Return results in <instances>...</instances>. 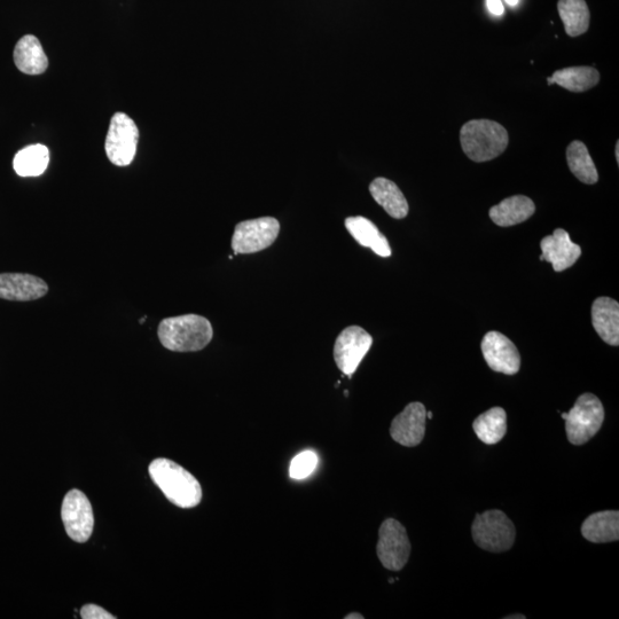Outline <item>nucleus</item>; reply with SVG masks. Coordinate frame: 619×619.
Masks as SVG:
<instances>
[{"label": "nucleus", "instance_id": "obj_1", "mask_svg": "<svg viewBox=\"0 0 619 619\" xmlns=\"http://www.w3.org/2000/svg\"><path fill=\"white\" fill-rule=\"evenodd\" d=\"M152 481L158 485L170 503L180 508H194L202 500L201 484L182 466L166 458L152 461L150 468Z\"/></svg>", "mask_w": 619, "mask_h": 619}, {"label": "nucleus", "instance_id": "obj_2", "mask_svg": "<svg viewBox=\"0 0 619 619\" xmlns=\"http://www.w3.org/2000/svg\"><path fill=\"white\" fill-rule=\"evenodd\" d=\"M158 336L162 346L170 351L197 352L213 340L214 329L205 317L184 315L163 319Z\"/></svg>", "mask_w": 619, "mask_h": 619}, {"label": "nucleus", "instance_id": "obj_3", "mask_svg": "<svg viewBox=\"0 0 619 619\" xmlns=\"http://www.w3.org/2000/svg\"><path fill=\"white\" fill-rule=\"evenodd\" d=\"M460 143L470 160L483 163L495 160L506 151L509 136L498 122L473 120L462 125Z\"/></svg>", "mask_w": 619, "mask_h": 619}, {"label": "nucleus", "instance_id": "obj_4", "mask_svg": "<svg viewBox=\"0 0 619 619\" xmlns=\"http://www.w3.org/2000/svg\"><path fill=\"white\" fill-rule=\"evenodd\" d=\"M561 417L566 420L568 441L583 445L599 433L605 421V407L597 396L586 393L579 396L573 409L562 413Z\"/></svg>", "mask_w": 619, "mask_h": 619}, {"label": "nucleus", "instance_id": "obj_5", "mask_svg": "<svg viewBox=\"0 0 619 619\" xmlns=\"http://www.w3.org/2000/svg\"><path fill=\"white\" fill-rule=\"evenodd\" d=\"M472 535L477 546L484 551L503 553L515 543L514 523L499 509L477 514L472 526Z\"/></svg>", "mask_w": 619, "mask_h": 619}, {"label": "nucleus", "instance_id": "obj_6", "mask_svg": "<svg viewBox=\"0 0 619 619\" xmlns=\"http://www.w3.org/2000/svg\"><path fill=\"white\" fill-rule=\"evenodd\" d=\"M280 223L273 217L250 219L237 224L232 237L235 254H255L271 247L278 239Z\"/></svg>", "mask_w": 619, "mask_h": 619}, {"label": "nucleus", "instance_id": "obj_7", "mask_svg": "<svg viewBox=\"0 0 619 619\" xmlns=\"http://www.w3.org/2000/svg\"><path fill=\"white\" fill-rule=\"evenodd\" d=\"M412 546L409 535L401 522L383 521L379 530L376 554L382 566L391 571H401L410 560Z\"/></svg>", "mask_w": 619, "mask_h": 619}, {"label": "nucleus", "instance_id": "obj_8", "mask_svg": "<svg viewBox=\"0 0 619 619\" xmlns=\"http://www.w3.org/2000/svg\"><path fill=\"white\" fill-rule=\"evenodd\" d=\"M139 139L138 127L127 114L116 113L109 125L105 150L109 161L127 167L135 160Z\"/></svg>", "mask_w": 619, "mask_h": 619}, {"label": "nucleus", "instance_id": "obj_9", "mask_svg": "<svg viewBox=\"0 0 619 619\" xmlns=\"http://www.w3.org/2000/svg\"><path fill=\"white\" fill-rule=\"evenodd\" d=\"M372 344L373 338L364 328L359 326L344 328L334 346V360L339 370L351 378L370 351Z\"/></svg>", "mask_w": 619, "mask_h": 619}, {"label": "nucleus", "instance_id": "obj_10", "mask_svg": "<svg viewBox=\"0 0 619 619\" xmlns=\"http://www.w3.org/2000/svg\"><path fill=\"white\" fill-rule=\"evenodd\" d=\"M61 517L69 538L76 543L88 542L94 528V514L90 500L82 491L67 493L62 503Z\"/></svg>", "mask_w": 619, "mask_h": 619}, {"label": "nucleus", "instance_id": "obj_11", "mask_svg": "<svg viewBox=\"0 0 619 619\" xmlns=\"http://www.w3.org/2000/svg\"><path fill=\"white\" fill-rule=\"evenodd\" d=\"M481 349L485 362L492 371L506 375H514L520 371V352L504 334L495 331L485 334Z\"/></svg>", "mask_w": 619, "mask_h": 619}, {"label": "nucleus", "instance_id": "obj_12", "mask_svg": "<svg viewBox=\"0 0 619 619\" xmlns=\"http://www.w3.org/2000/svg\"><path fill=\"white\" fill-rule=\"evenodd\" d=\"M426 421L425 405L419 402L410 403L391 422L390 435L396 443L406 448H414L425 438Z\"/></svg>", "mask_w": 619, "mask_h": 619}, {"label": "nucleus", "instance_id": "obj_13", "mask_svg": "<svg viewBox=\"0 0 619 619\" xmlns=\"http://www.w3.org/2000/svg\"><path fill=\"white\" fill-rule=\"evenodd\" d=\"M543 255L540 261L553 265L555 272H562L574 266L581 258L582 248L574 244L566 230L556 229L552 235H547L540 241Z\"/></svg>", "mask_w": 619, "mask_h": 619}, {"label": "nucleus", "instance_id": "obj_14", "mask_svg": "<svg viewBox=\"0 0 619 619\" xmlns=\"http://www.w3.org/2000/svg\"><path fill=\"white\" fill-rule=\"evenodd\" d=\"M49 293L46 282L27 273H0V299L29 302Z\"/></svg>", "mask_w": 619, "mask_h": 619}, {"label": "nucleus", "instance_id": "obj_15", "mask_svg": "<svg viewBox=\"0 0 619 619\" xmlns=\"http://www.w3.org/2000/svg\"><path fill=\"white\" fill-rule=\"evenodd\" d=\"M592 324L609 346L619 344V304L610 297H599L592 305Z\"/></svg>", "mask_w": 619, "mask_h": 619}, {"label": "nucleus", "instance_id": "obj_16", "mask_svg": "<svg viewBox=\"0 0 619 619\" xmlns=\"http://www.w3.org/2000/svg\"><path fill=\"white\" fill-rule=\"evenodd\" d=\"M536 213L534 201L526 195H514L492 207L489 211L491 221L500 227H509L528 221Z\"/></svg>", "mask_w": 619, "mask_h": 619}, {"label": "nucleus", "instance_id": "obj_17", "mask_svg": "<svg viewBox=\"0 0 619 619\" xmlns=\"http://www.w3.org/2000/svg\"><path fill=\"white\" fill-rule=\"evenodd\" d=\"M346 227L351 237L360 246L372 249L376 255L381 257L391 256V248L386 235L370 219L363 216L348 217Z\"/></svg>", "mask_w": 619, "mask_h": 619}, {"label": "nucleus", "instance_id": "obj_18", "mask_svg": "<svg viewBox=\"0 0 619 619\" xmlns=\"http://www.w3.org/2000/svg\"><path fill=\"white\" fill-rule=\"evenodd\" d=\"M370 193L389 216L403 219L409 215V202L404 197L401 188L391 180L383 177L374 179L370 185Z\"/></svg>", "mask_w": 619, "mask_h": 619}, {"label": "nucleus", "instance_id": "obj_19", "mask_svg": "<svg viewBox=\"0 0 619 619\" xmlns=\"http://www.w3.org/2000/svg\"><path fill=\"white\" fill-rule=\"evenodd\" d=\"M14 62L20 72L27 75H41L49 67L42 44L33 35L22 37L15 46Z\"/></svg>", "mask_w": 619, "mask_h": 619}, {"label": "nucleus", "instance_id": "obj_20", "mask_svg": "<svg viewBox=\"0 0 619 619\" xmlns=\"http://www.w3.org/2000/svg\"><path fill=\"white\" fill-rule=\"evenodd\" d=\"M582 535L593 544L617 542L619 539V512L603 511L590 515L582 526Z\"/></svg>", "mask_w": 619, "mask_h": 619}, {"label": "nucleus", "instance_id": "obj_21", "mask_svg": "<svg viewBox=\"0 0 619 619\" xmlns=\"http://www.w3.org/2000/svg\"><path fill=\"white\" fill-rule=\"evenodd\" d=\"M599 82L598 70L586 66L556 70L551 77L547 78L548 85L558 84L560 88L576 93L589 91Z\"/></svg>", "mask_w": 619, "mask_h": 619}, {"label": "nucleus", "instance_id": "obj_22", "mask_svg": "<svg viewBox=\"0 0 619 619\" xmlns=\"http://www.w3.org/2000/svg\"><path fill=\"white\" fill-rule=\"evenodd\" d=\"M474 432L480 440L488 445L503 441L507 433V414L503 407H492L477 417L473 423Z\"/></svg>", "mask_w": 619, "mask_h": 619}, {"label": "nucleus", "instance_id": "obj_23", "mask_svg": "<svg viewBox=\"0 0 619 619\" xmlns=\"http://www.w3.org/2000/svg\"><path fill=\"white\" fill-rule=\"evenodd\" d=\"M50 151L44 145H31L14 156L13 168L20 177L42 176L49 167Z\"/></svg>", "mask_w": 619, "mask_h": 619}, {"label": "nucleus", "instance_id": "obj_24", "mask_svg": "<svg viewBox=\"0 0 619 619\" xmlns=\"http://www.w3.org/2000/svg\"><path fill=\"white\" fill-rule=\"evenodd\" d=\"M558 11L570 37H578L590 28L591 14L585 0H559Z\"/></svg>", "mask_w": 619, "mask_h": 619}, {"label": "nucleus", "instance_id": "obj_25", "mask_svg": "<svg viewBox=\"0 0 619 619\" xmlns=\"http://www.w3.org/2000/svg\"><path fill=\"white\" fill-rule=\"evenodd\" d=\"M568 167L574 176L587 185L597 184L599 174L592 156L582 141L575 140L567 148Z\"/></svg>", "mask_w": 619, "mask_h": 619}, {"label": "nucleus", "instance_id": "obj_26", "mask_svg": "<svg viewBox=\"0 0 619 619\" xmlns=\"http://www.w3.org/2000/svg\"><path fill=\"white\" fill-rule=\"evenodd\" d=\"M317 466V454L312 451H304L293 459L289 475L294 480H304L315 472Z\"/></svg>", "mask_w": 619, "mask_h": 619}, {"label": "nucleus", "instance_id": "obj_27", "mask_svg": "<svg viewBox=\"0 0 619 619\" xmlns=\"http://www.w3.org/2000/svg\"><path fill=\"white\" fill-rule=\"evenodd\" d=\"M81 617L83 619H114L112 614H109L105 609L96 605H85L81 609Z\"/></svg>", "mask_w": 619, "mask_h": 619}, {"label": "nucleus", "instance_id": "obj_28", "mask_svg": "<svg viewBox=\"0 0 619 619\" xmlns=\"http://www.w3.org/2000/svg\"><path fill=\"white\" fill-rule=\"evenodd\" d=\"M487 6L490 13L497 15V17H500L505 12V7L501 0H487Z\"/></svg>", "mask_w": 619, "mask_h": 619}, {"label": "nucleus", "instance_id": "obj_29", "mask_svg": "<svg viewBox=\"0 0 619 619\" xmlns=\"http://www.w3.org/2000/svg\"><path fill=\"white\" fill-rule=\"evenodd\" d=\"M344 618H346V619H364V616L360 615L358 613H352V614L347 615Z\"/></svg>", "mask_w": 619, "mask_h": 619}, {"label": "nucleus", "instance_id": "obj_30", "mask_svg": "<svg viewBox=\"0 0 619 619\" xmlns=\"http://www.w3.org/2000/svg\"><path fill=\"white\" fill-rule=\"evenodd\" d=\"M505 2L509 5V6H516L517 4H519L520 0H505Z\"/></svg>", "mask_w": 619, "mask_h": 619}, {"label": "nucleus", "instance_id": "obj_31", "mask_svg": "<svg viewBox=\"0 0 619 619\" xmlns=\"http://www.w3.org/2000/svg\"><path fill=\"white\" fill-rule=\"evenodd\" d=\"M506 618L507 619H513V618L514 619H516V618L524 619V618H526V616H524V615H519V616L515 615V616H507Z\"/></svg>", "mask_w": 619, "mask_h": 619}, {"label": "nucleus", "instance_id": "obj_32", "mask_svg": "<svg viewBox=\"0 0 619 619\" xmlns=\"http://www.w3.org/2000/svg\"><path fill=\"white\" fill-rule=\"evenodd\" d=\"M616 160L619 163V143L616 144Z\"/></svg>", "mask_w": 619, "mask_h": 619}, {"label": "nucleus", "instance_id": "obj_33", "mask_svg": "<svg viewBox=\"0 0 619 619\" xmlns=\"http://www.w3.org/2000/svg\"><path fill=\"white\" fill-rule=\"evenodd\" d=\"M427 418L428 419H433V413L432 412H427Z\"/></svg>", "mask_w": 619, "mask_h": 619}]
</instances>
